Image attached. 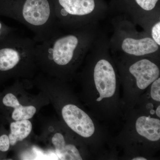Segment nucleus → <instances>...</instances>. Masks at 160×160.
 Wrapping results in <instances>:
<instances>
[{"label":"nucleus","instance_id":"5","mask_svg":"<svg viewBox=\"0 0 160 160\" xmlns=\"http://www.w3.org/2000/svg\"><path fill=\"white\" fill-rule=\"evenodd\" d=\"M53 4L58 25L61 29L97 26L105 15L96 9L95 0H55Z\"/></svg>","mask_w":160,"mask_h":160},{"label":"nucleus","instance_id":"7","mask_svg":"<svg viewBox=\"0 0 160 160\" xmlns=\"http://www.w3.org/2000/svg\"><path fill=\"white\" fill-rule=\"evenodd\" d=\"M137 58L129 66L128 72L134 78L138 88L144 90L160 77V68L152 58Z\"/></svg>","mask_w":160,"mask_h":160},{"label":"nucleus","instance_id":"14","mask_svg":"<svg viewBox=\"0 0 160 160\" xmlns=\"http://www.w3.org/2000/svg\"><path fill=\"white\" fill-rule=\"evenodd\" d=\"M150 94L152 99L157 102H160V77L152 83Z\"/></svg>","mask_w":160,"mask_h":160},{"label":"nucleus","instance_id":"13","mask_svg":"<svg viewBox=\"0 0 160 160\" xmlns=\"http://www.w3.org/2000/svg\"><path fill=\"white\" fill-rule=\"evenodd\" d=\"M148 33L153 41L160 46V19L156 21L151 25Z\"/></svg>","mask_w":160,"mask_h":160},{"label":"nucleus","instance_id":"16","mask_svg":"<svg viewBox=\"0 0 160 160\" xmlns=\"http://www.w3.org/2000/svg\"><path fill=\"white\" fill-rule=\"evenodd\" d=\"M17 29L6 25L0 20V39L15 32Z\"/></svg>","mask_w":160,"mask_h":160},{"label":"nucleus","instance_id":"2","mask_svg":"<svg viewBox=\"0 0 160 160\" xmlns=\"http://www.w3.org/2000/svg\"><path fill=\"white\" fill-rule=\"evenodd\" d=\"M0 16L26 26L33 32L37 43L49 39L61 29L50 0H0Z\"/></svg>","mask_w":160,"mask_h":160},{"label":"nucleus","instance_id":"9","mask_svg":"<svg viewBox=\"0 0 160 160\" xmlns=\"http://www.w3.org/2000/svg\"><path fill=\"white\" fill-rule=\"evenodd\" d=\"M136 129L141 136L151 142H157L160 139V121L150 117L142 116L136 122Z\"/></svg>","mask_w":160,"mask_h":160},{"label":"nucleus","instance_id":"12","mask_svg":"<svg viewBox=\"0 0 160 160\" xmlns=\"http://www.w3.org/2000/svg\"><path fill=\"white\" fill-rule=\"evenodd\" d=\"M134 1H135L136 3L138 6L139 8L142 9V11L143 12H146V14L149 16L153 17L160 16V15H152L147 13V12H149L150 14L153 15L159 14H152L151 13H150L151 12L153 11L155 8H156V6L159 0H134Z\"/></svg>","mask_w":160,"mask_h":160},{"label":"nucleus","instance_id":"19","mask_svg":"<svg viewBox=\"0 0 160 160\" xmlns=\"http://www.w3.org/2000/svg\"><path fill=\"white\" fill-rule=\"evenodd\" d=\"M151 113L152 114H154V113H155V112L154 110H152V111H151Z\"/></svg>","mask_w":160,"mask_h":160},{"label":"nucleus","instance_id":"11","mask_svg":"<svg viewBox=\"0 0 160 160\" xmlns=\"http://www.w3.org/2000/svg\"><path fill=\"white\" fill-rule=\"evenodd\" d=\"M32 124L29 120L12 122L10 125V132L8 135L10 146H13L28 137L32 130Z\"/></svg>","mask_w":160,"mask_h":160},{"label":"nucleus","instance_id":"18","mask_svg":"<svg viewBox=\"0 0 160 160\" xmlns=\"http://www.w3.org/2000/svg\"><path fill=\"white\" fill-rule=\"evenodd\" d=\"M132 160H146L147 159L146 158L142 157H136L133 158L132 159Z\"/></svg>","mask_w":160,"mask_h":160},{"label":"nucleus","instance_id":"15","mask_svg":"<svg viewBox=\"0 0 160 160\" xmlns=\"http://www.w3.org/2000/svg\"><path fill=\"white\" fill-rule=\"evenodd\" d=\"M10 146L8 135L6 133L0 134V153H4L8 151Z\"/></svg>","mask_w":160,"mask_h":160},{"label":"nucleus","instance_id":"8","mask_svg":"<svg viewBox=\"0 0 160 160\" xmlns=\"http://www.w3.org/2000/svg\"><path fill=\"white\" fill-rule=\"evenodd\" d=\"M0 107L2 108H13L12 118L15 121L30 119L33 117L37 111L34 106H22L16 97L11 92H8L0 97Z\"/></svg>","mask_w":160,"mask_h":160},{"label":"nucleus","instance_id":"1","mask_svg":"<svg viewBox=\"0 0 160 160\" xmlns=\"http://www.w3.org/2000/svg\"><path fill=\"white\" fill-rule=\"evenodd\" d=\"M96 26L61 29L49 39L37 43V64L54 76L64 77L73 72L98 34Z\"/></svg>","mask_w":160,"mask_h":160},{"label":"nucleus","instance_id":"3","mask_svg":"<svg viewBox=\"0 0 160 160\" xmlns=\"http://www.w3.org/2000/svg\"><path fill=\"white\" fill-rule=\"evenodd\" d=\"M34 40L15 32L0 39V83L12 76L31 75L37 64Z\"/></svg>","mask_w":160,"mask_h":160},{"label":"nucleus","instance_id":"17","mask_svg":"<svg viewBox=\"0 0 160 160\" xmlns=\"http://www.w3.org/2000/svg\"><path fill=\"white\" fill-rule=\"evenodd\" d=\"M156 113L159 118L160 117V106H158L157 109L156 110Z\"/></svg>","mask_w":160,"mask_h":160},{"label":"nucleus","instance_id":"4","mask_svg":"<svg viewBox=\"0 0 160 160\" xmlns=\"http://www.w3.org/2000/svg\"><path fill=\"white\" fill-rule=\"evenodd\" d=\"M112 20L114 32L109 40L110 51L119 52L125 56L155 57L159 54L160 46L145 31H138L135 23L120 15Z\"/></svg>","mask_w":160,"mask_h":160},{"label":"nucleus","instance_id":"6","mask_svg":"<svg viewBox=\"0 0 160 160\" xmlns=\"http://www.w3.org/2000/svg\"><path fill=\"white\" fill-rule=\"evenodd\" d=\"M62 114L67 126L79 135L88 138L94 134L95 126L91 118L77 106L66 105L62 109Z\"/></svg>","mask_w":160,"mask_h":160},{"label":"nucleus","instance_id":"10","mask_svg":"<svg viewBox=\"0 0 160 160\" xmlns=\"http://www.w3.org/2000/svg\"><path fill=\"white\" fill-rule=\"evenodd\" d=\"M56 153L59 160H82L79 151L72 144H67L62 133L57 132L52 138Z\"/></svg>","mask_w":160,"mask_h":160}]
</instances>
